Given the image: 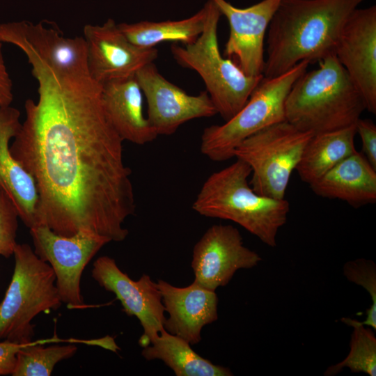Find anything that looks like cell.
Instances as JSON below:
<instances>
[{"label":"cell","mask_w":376,"mask_h":376,"mask_svg":"<svg viewBox=\"0 0 376 376\" xmlns=\"http://www.w3.org/2000/svg\"><path fill=\"white\" fill-rule=\"evenodd\" d=\"M251 167L237 159L212 173L203 182L193 204L201 216L233 221L267 246L276 245V235L285 224L290 203L256 193L248 178Z\"/></svg>","instance_id":"cell-4"},{"label":"cell","mask_w":376,"mask_h":376,"mask_svg":"<svg viewBox=\"0 0 376 376\" xmlns=\"http://www.w3.org/2000/svg\"><path fill=\"white\" fill-rule=\"evenodd\" d=\"M19 118L16 108L0 107V185L13 201L19 217L31 228L36 224L38 189L31 175L13 157L9 146L21 127Z\"/></svg>","instance_id":"cell-18"},{"label":"cell","mask_w":376,"mask_h":376,"mask_svg":"<svg viewBox=\"0 0 376 376\" xmlns=\"http://www.w3.org/2000/svg\"><path fill=\"white\" fill-rule=\"evenodd\" d=\"M355 127L361 140L362 154L376 169V125L370 119L360 118L356 122Z\"/></svg>","instance_id":"cell-28"},{"label":"cell","mask_w":376,"mask_h":376,"mask_svg":"<svg viewBox=\"0 0 376 376\" xmlns=\"http://www.w3.org/2000/svg\"><path fill=\"white\" fill-rule=\"evenodd\" d=\"M301 75L285 102V120L313 134L355 125L364 100L335 54Z\"/></svg>","instance_id":"cell-3"},{"label":"cell","mask_w":376,"mask_h":376,"mask_svg":"<svg viewBox=\"0 0 376 376\" xmlns=\"http://www.w3.org/2000/svg\"><path fill=\"white\" fill-rule=\"evenodd\" d=\"M343 274L350 281L363 287L369 293L372 304L367 310L363 322L365 326L376 329V266L373 261L359 258L347 262L343 267Z\"/></svg>","instance_id":"cell-26"},{"label":"cell","mask_w":376,"mask_h":376,"mask_svg":"<svg viewBox=\"0 0 376 376\" xmlns=\"http://www.w3.org/2000/svg\"><path fill=\"white\" fill-rule=\"evenodd\" d=\"M18 211L13 201L0 185V255L9 258L17 244Z\"/></svg>","instance_id":"cell-27"},{"label":"cell","mask_w":376,"mask_h":376,"mask_svg":"<svg viewBox=\"0 0 376 376\" xmlns=\"http://www.w3.org/2000/svg\"><path fill=\"white\" fill-rule=\"evenodd\" d=\"M204 7L206 15L200 36L188 45L173 43L171 52L179 65L201 76L217 113L226 121L244 107L263 75L248 76L233 60L223 57L217 36L221 14L212 0Z\"/></svg>","instance_id":"cell-5"},{"label":"cell","mask_w":376,"mask_h":376,"mask_svg":"<svg viewBox=\"0 0 376 376\" xmlns=\"http://www.w3.org/2000/svg\"><path fill=\"white\" fill-rule=\"evenodd\" d=\"M156 284L162 295L164 311L169 315L164 322V329L190 345L198 343L203 327L218 318V297L215 291L194 281L184 288L175 287L162 279Z\"/></svg>","instance_id":"cell-17"},{"label":"cell","mask_w":376,"mask_h":376,"mask_svg":"<svg viewBox=\"0 0 376 376\" xmlns=\"http://www.w3.org/2000/svg\"><path fill=\"white\" fill-rule=\"evenodd\" d=\"M0 41L17 47L28 60L43 61L60 71L88 72L83 36L68 38L42 23L21 21L0 24Z\"/></svg>","instance_id":"cell-16"},{"label":"cell","mask_w":376,"mask_h":376,"mask_svg":"<svg viewBox=\"0 0 376 376\" xmlns=\"http://www.w3.org/2000/svg\"><path fill=\"white\" fill-rule=\"evenodd\" d=\"M313 135L284 120L244 139L233 155L251 167L249 185L256 193L284 199L292 173Z\"/></svg>","instance_id":"cell-8"},{"label":"cell","mask_w":376,"mask_h":376,"mask_svg":"<svg viewBox=\"0 0 376 376\" xmlns=\"http://www.w3.org/2000/svg\"><path fill=\"white\" fill-rule=\"evenodd\" d=\"M147 102L146 117L159 135L174 134L185 123L217 114L206 91L192 95L164 78L154 63L135 75Z\"/></svg>","instance_id":"cell-10"},{"label":"cell","mask_w":376,"mask_h":376,"mask_svg":"<svg viewBox=\"0 0 376 376\" xmlns=\"http://www.w3.org/2000/svg\"><path fill=\"white\" fill-rule=\"evenodd\" d=\"M92 277L106 290L113 292L128 316H135L143 332L139 340L141 347L149 345L164 329L166 320L162 298L156 283L143 274L134 281L122 272L115 260L104 256L93 263Z\"/></svg>","instance_id":"cell-11"},{"label":"cell","mask_w":376,"mask_h":376,"mask_svg":"<svg viewBox=\"0 0 376 376\" xmlns=\"http://www.w3.org/2000/svg\"><path fill=\"white\" fill-rule=\"evenodd\" d=\"M341 321L354 328L350 340V350L347 357L340 363L329 367L326 376H334L344 368L352 373H364L376 375V338L371 329L365 327L359 321L343 318Z\"/></svg>","instance_id":"cell-25"},{"label":"cell","mask_w":376,"mask_h":376,"mask_svg":"<svg viewBox=\"0 0 376 376\" xmlns=\"http://www.w3.org/2000/svg\"><path fill=\"white\" fill-rule=\"evenodd\" d=\"M335 56L361 94L366 110L376 113V6L356 8L348 17Z\"/></svg>","instance_id":"cell-14"},{"label":"cell","mask_w":376,"mask_h":376,"mask_svg":"<svg viewBox=\"0 0 376 376\" xmlns=\"http://www.w3.org/2000/svg\"><path fill=\"white\" fill-rule=\"evenodd\" d=\"M309 186L319 196L339 199L359 207L376 201V169L357 151Z\"/></svg>","instance_id":"cell-20"},{"label":"cell","mask_w":376,"mask_h":376,"mask_svg":"<svg viewBox=\"0 0 376 376\" xmlns=\"http://www.w3.org/2000/svg\"><path fill=\"white\" fill-rule=\"evenodd\" d=\"M0 41V107L10 105L13 100V84L7 71Z\"/></svg>","instance_id":"cell-30"},{"label":"cell","mask_w":376,"mask_h":376,"mask_svg":"<svg viewBox=\"0 0 376 376\" xmlns=\"http://www.w3.org/2000/svg\"><path fill=\"white\" fill-rule=\"evenodd\" d=\"M205 15L203 6L194 15L183 19L122 23L118 26L130 42L141 47H155L165 42L188 45L194 42L203 31Z\"/></svg>","instance_id":"cell-23"},{"label":"cell","mask_w":376,"mask_h":376,"mask_svg":"<svg viewBox=\"0 0 376 376\" xmlns=\"http://www.w3.org/2000/svg\"><path fill=\"white\" fill-rule=\"evenodd\" d=\"M83 33L89 74L100 84L135 76L158 56L155 47H141L130 42L111 19L102 25H86Z\"/></svg>","instance_id":"cell-12"},{"label":"cell","mask_w":376,"mask_h":376,"mask_svg":"<svg viewBox=\"0 0 376 376\" xmlns=\"http://www.w3.org/2000/svg\"><path fill=\"white\" fill-rule=\"evenodd\" d=\"M30 234L33 251L49 264L54 272L62 302L70 308L86 307L80 288L83 271L100 249L110 241L86 230L63 236L43 225L31 228Z\"/></svg>","instance_id":"cell-9"},{"label":"cell","mask_w":376,"mask_h":376,"mask_svg":"<svg viewBox=\"0 0 376 376\" xmlns=\"http://www.w3.org/2000/svg\"><path fill=\"white\" fill-rule=\"evenodd\" d=\"M13 255L12 279L0 303V340L27 343L34 336L33 319L62 301L53 269L29 244L17 243Z\"/></svg>","instance_id":"cell-6"},{"label":"cell","mask_w":376,"mask_h":376,"mask_svg":"<svg viewBox=\"0 0 376 376\" xmlns=\"http://www.w3.org/2000/svg\"><path fill=\"white\" fill-rule=\"evenodd\" d=\"M262 258L246 247L240 231L231 225H213L196 243L191 267L194 281L215 291L226 285L240 269L256 266Z\"/></svg>","instance_id":"cell-13"},{"label":"cell","mask_w":376,"mask_h":376,"mask_svg":"<svg viewBox=\"0 0 376 376\" xmlns=\"http://www.w3.org/2000/svg\"><path fill=\"white\" fill-rule=\"evenodd\" d=\"M366 0H282L267 31L263 77L280 75L299 63L335 54L352 13Z\"/></svg>","instance_id":"cell-2"},{"label":"cell","mask_w":376,"mask_h":376,"mask_svg":"<svg viewBox=\"0 0 376 376\" xmlns=\"http://www.w3.org/2000/svg\"><path fill=\"white\" fill-rule=\"evenodd\" d=\"M229 24L224 56L248 76L263 75L264 41L269 23L282 0H262L237 8L226 0H212Z\"/></svg>","instance_id":"cell-15"},{"label":"cell","mask_w":376,"mask_h":376,"mask_svg":"<svg viewBox=\"0 0 376 376\" xmlns=\"http://www.w3.org/2000/svg\"><path fill=\"white\" fill-rule=\"evenodd\" d=\"M27 343H17L8 340L0 342V375H12L17 354Z\"/></svg>","instance_id":"cell-29"},{"label":"cell","mask_w":376,"mask_h":376,"mask_svg":"<svg viewBox=\"0 0 376 376\" xmlns=\"http://www.w3.org/2000/svg\"><path fill=\"white\" fill-rule=\"evenodd\" d=\"M303 61L287 72L262 79L244 107L222 125L205 127L201 139V152L214 162L234 157L233 152L244 139L256 132L285 120V102L297 79L307 70Z\"/></svg>","instance_id":"cell-7"},{"label":"cell","mask_w":376,"mask_h":376,"mask_svg":"<svg viewBox=\"0 0 376 376\" xmlns=\"http://www.w3.org/2000/svg\"><path fill=\"white\" fill-rule=\"evenodd\" d=\"M147 360H162L177 376H231L228 368L214 364L194 352L190 344L163 329L150 344L143 347Z\"/></svg>","instance_id":"cell-22"},{"label":"cell","mask_w":376,"mask_h":376,"mask_svg":"<svg viewBox=\"0 0 376 376\" xmlns=\"http://www.w3.org/2000/svg\"><path fill=\"white\" fill-rule=\"evenodd\" d=\"M101 85L104 111L123 141L145 145L158 136L143 113V95L135 76Z\"/></svg>","instance_id":"cell-19"},{"label":"cell","mask_w":376,"mask_h":376,"mask_svg":"<svg viewBox=\"0 0 376 376\" xmlns=\"http://www.w3.org/2000/svg\"><path fill=\"white\" fill-rule=\"evenodd\" d=\"M355 125L313 135L304 149L296 171L310 185L346 157L357 152Z\"/></svg>","instance_id":"cell-21"},{"label":"cell","mask_w":376,"mask_h":376,"mask_svg":"<svg viewBox=\"0 0 376 376\" xmlns=\"http://www.w3.org/2000/svg\"><path fill=\"white\" fill-rule=\"evenodd\" d=\"M29 63L38 99L25 102L26 118L10 150L35 180L36 226L63 236L86 230L124 240L123 224L136 208L132 171L104 111L102 85L89 72Z\"/></svg>","instance_id":"cell-1"},{"label":"cell","mask_w":376,"mask_h":376,"mask_svg":"<svg viewBox=\"0 0 376 376\" xmlns=\"http://www.w3.org/2000/svg\"><path fill=\"white\" fill-rule=\"evenodd\" d=\"M77 343L89 344L90 340L53 338L27 343L17 354L12 375H51L57 363L72 357L76 353Z\"/></svg>","instance_id":"cell-24"}]
</instances>
